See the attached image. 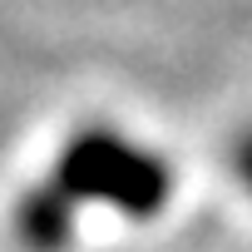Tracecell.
<instances>
[{"instance_id": "cell-1", "label": "cell", "mask_w": 252, "mask_h": 252, "mask_svg": "<svg viewBox=\"0 0 252 252\" xmlns=\"http://www.w3.org/2000/svg\"><path fill=\"white\" fill-rule=\"evenodd\" d=\"M55 188L64 198H99L129 218H154L168 203L173 178L149 149L119 139L109 129H89L64 149L55 168Z\"/></svg>"}, {"instance_id": "cell-2", "label": "cell", "mask_w": 252, "mask_h": 252, "mask_svg": "<svg viewBox=\"0 0 252 252\" xmlns=\"http://www.w3.org/2000/svg\"><path fill=\"white\" fill-rule=\"evenodd\" d=\"M15 227H20V237L35 252H60L69 242V227H74V203L55 183L50 188H35V193H25V203L15 213Z\"/></svg>"}, {"instance_id": "cell-3", "label": "cell", "mask_w": 252, "mask_h": 252, "mask_svg": "<svg viewBox=\"0 0 252 252\" xmlns=\"http://www.w3.org/2000/svg\"><path fill=\"white\" fill-rule=\"evenodd\" d=\"M232 168H237V178H242V183L252 188V134H247V139L237 144V154H232Z\"/></svg>"}]
</instances>
